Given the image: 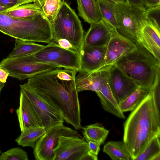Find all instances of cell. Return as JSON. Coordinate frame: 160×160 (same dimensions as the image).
I'll return each mask as SVG.
<instances>
[{"mask_svg": "<svg viewBox=\"0 0 160 160\" xmlns=\"http://www.w3.org/2000/svg\"><path fill=\"white\" fill-rule=\"evenodd\" d=\"M25 1L26 3H29L32 2H34L35 0H21Z\"/></svg>", "mask_w": 160, "mask_h": 160, "instance_id": "45", "label": "cell"}, {"mask_svg": "<svg viewBox=\"0 0 160 160\" xmlns=\"http://www.w3.org/2000/svg\"><path fill=\"white\" fill-rule=\"evenodd\" d=\"M42 10L36 3H27L3 12L6 15L16 18H24L34 15Z\"/></svg>", "mask_w": 160, "mask_h": 160, "instance_id": "27", "label": "cell"}, {"mask_svg": "<svg viewBox=\"0 0 160 160\" xmlns=\"http://www.w3.org/2000/svg\"><path fill=\"white\" fill-rule=\"evenodd\" d=\"M160 77L155 84L150 90L153 99V102L158 117L160 118Z\"/></svg>", "mask_w": 160, "mask_h": 160, "instance_id": "31", "label": "cell"}, {"mask_svg": "<svg viewBox=\"0 0 160 160\" xmlns=\"http://www.w3.org/2000/svg\"><path fill=\"white\" fill-rule=\"evenodd\" d=\"M78 15L90 24L101 20L98 0H77Z\"/></svg>", "mask_w": 160, "mask_h": 160, "instance_id": "20", "label": "cell"}, {"mask_svg": "<svg viewBox=\"0 0 160 160\" xmlns=\"http://www.w3.org/2000/svg\"><path fill=\"white\" fill-rule=\"evenodd\" d=\"M20 90L32 106L40 126L47 130L64 119L60 109L51 101L31 89L27 82L20 85Z\"/></svg>", "mask_w": 160, "mask_h": 160, "instance_id": "7", "label": "cell"}, {"mask_svg": "<svg viewBox=\"0 0 160 160\" xmlns=\"http://www.w3.org/2000/svg\"><path fill=\"white\" fill-rule=\"evenodd\" d=\"M103 151L112 160H132L130 153L123 141H109L104 146Z\"/></svg>", "mask_w": 160, "mask_h": 160, "instance_id": "21", "label": "cell"}, {"mask_svg": "<svg viewBox=\"0 0 160 160\" xmlns=\"http://www.w3.org/2000/svg\"><path fill=\"white\" fill-rule=\"evenodd\" d=\"M108 69L101 70V85L100 92H96L103 108L116 117L124 119L125 116L111 91L109 81Z\"/></svg>", "mask_w": 160, "mask_h": 160, "instance_id": "16", "label": "cell"}, {"mask_svg": "<svg viewBox=\"0 0 160 160\" xmlns=\"http://www.w3.org/2000/svg\"><path fill=\"white\" fill-rule=\"evenodd\" d=\"M160 29L151 22H146L138 32V44L142 46L160 62Z\"/></svg>", "mask_w": 160, "mask_h": 160, "instance_id": "15", "label": "cell"}, {"mask_svg": "<svg viewBox=\"0 0 160 160\" xmlns=\"http://www.w3.org/2000/svg\"><path fill=\"white\" fill-rule=\"evenodd\" d=\"M78 71L57 68L28 78L29 86L51 101L61 112L64 119L76 130L82 128L75 77Z\"/></svg>", "mask_w": 160, "mask_h": 160, "instance_id": "1", "label": "cell"}, {"mask_svg": "<svg viewBox=\"0 0 160 160\" xmlns=\"http://www.w3.org/2000/svg\"><path fill=\"white\" fill-rule=\"evenodd\" d=\"M160 160V154L158 155L155 157L152 160Z\"/></svg>", "mask_w": 160, "mask_h": 160, "instance_id": "44", "label": "cell"}, {"mask_svg": "<svg viewBox=\"0 0 160 160\" xmlns=\"http://www.w3.org/2000/svg\"><path fill=\"white\" fill-rule=\"evenodd\" d=\"M160 6L146 9L147 20L151 22L160 29Z\"/></svg>", "mask_w": 160, "mask_h": 160, "instance_id": "32", "label": "cell"}, {"mask_svg": "<svg viewBox=\"0 0 160 160\" xmlns=\"http://www.w3.org/2000/svg\"><path fill=\"white\" fill-rule=\"evenodd\" d=\"M61 0H45L42 10L51 23L54 19L62 4Z\"/></svg>", "mask_w": 160, "mask_h": 160, "instance_id": "29", "label": "cell"}, {"mask_svg": "<svg viewBox=\"0 0 160 160\" xmlns=\"http://www.w3.org/2000/svg\"><path fill=\"white\" fill-rule=\"evenodd\" d=\"M45 45L15 39L14 48L7 57L23 56L35 53Z\"/></svg>", "mask_w": 160, "mask_h": 160, "instance_id": "26", "label": "cell"}, {"mask_svg": "<svg viewBox=\"0 0 160 160\" xmlns=\"http://www.w3.org/2000/svg\"><path fill=\"white\" fill-rule=\"evenodd\" d=\"M125 1L128 4L131 6L144 7L142 0H126Z\"/></svg>", "mask_w": 160, "mask_h": 160, "instance_id": "38", "label": "cell"}, {"mask_svg": "<svg viewBox=\"0 0 160 160\" xmlns=\"http://www.w3.org/2000/svg\"><path fill=\"white\" fill-rule=\"evenodd\" d=\"M50 24L52 41L66 39L79 53L84 39V30L75 12L64 0Z\"/></svg>", "mask_w": 160, "mask_h": 160, "instance_id": "5", "label": "cell"}, {"mask_svg": "<svg viewBox=\"0 0 160 160\" xmlns=\"http://www.w3.org/2000/svg\"><path fill=\"white\" fill-rule=\"evenodd\" d=\"M26 3L25 1L21 0H0V4L8 10Z\"/></svg>", "mask_w": 160, "mask_h": 160, "instance_id": "33", "label": "cell"}, {"mask_svg": "<svg viewBox=\"0 0 160 160\" xmlns=\"http://www.w3.org/2000/svg\"><path fill=\"white\" fill-rule=\"evenodd\" d=\"M62 136L79 137L78 132L63 123L57 124L47 130L36 142L33 153L36 160H53L54 150L57 146Z\"/></svg>", "mask_w": 160, "mask_h": 160, "instance_id": "10", "label": "cell"}, {"mask_svg": "<svg viewBox=\"0 0 160 160\" xmlns=\"http://www.w3.org/2000/svg\"><path fill=\"white\" fill-rule=\"evenodd\" d=\"M123 141L132 160H135L151 140L160 136V118L157 116L150 91L132 111L124 125Z\"/></svg>", "mask_w": 160, "mask_h": 160, "instance_id": "2", "label": "cell"}, {"mask_svg": "<svg viewBox=\"0 0 160 160\" xmlns=\"http://www.w3.org/2000/svg\"><path fill=\"white\" fill-rule=\"evenodd\" d=\"M117 32L138 44L137 34L147 20L144 7L132 6L124 2L115 3Z\"/></svg>", "mask_w": 160, "mask_h": 160, "instance_id": "6", "label": "cell"}, {"mask_svg": "<svg viewBox=\"0 0 160 160\" xmlns=\"http://www.w3.org/2000/svg\"><path fill=\"white\" fill-rule=\"evenodd\" d=\"M45 0H35L34 2L41 8H42L43 5Z\"/></svg>", "mask_w": 160, "mask_h": 160, "instance_id": "40", "label": "cell"}, {"mask_svg": "<svg viewBox=\"0 0 160 160\" xmlns=\"http://www.w3.org/2000/svg\"><path fill=\"white\" fill-rule=\"evenodd\" d=\"M136 48L137 45L133 42L113 29L106 46L105 57L106 67L109 68L120 58L131 52Z\"/></svg>", "mask_w": 160, "mask_h": 160, "instance_id": "12", "label": "cell"}, {"mask_svg": "<svg viewBox=\"0 0 160 160\" xmlns=\"http://www.w3.org/2000/svg\"><path fill=\"white\" fill-rule=\"evenodd\" d=\"M54 42L63 48L68 50H74L78 52L73 47L69 42L66 39H61Z\"/></svg>", "mask_w": 160, "mask_h": 160, "instance_id": "34", "label": "cell"}, {"mask_svg": "<svg viewBox=\"0 0 160 160\" xmlns=\"http://www.w3.org/2000/svg\"><path fill=\"white\" fill-rule=\"evenodd\" d=\"M16 112L21 131L27 128L41 127L31 103L20 91L19 106Z\"/></svg>", "mask_w": 160, "mask_h": 160, "instance_id": "18", "label": "cell"}, {"mask_svg": "<svg viewBox=\"0 0 160 160\" xmlns=\"http://www.w3.org/2000/svg\"><path fill=\"white\" fill-rule=\"evenodd\" d=\"M87 142L88 144L90 151L97 156L100 150L101 144L98 142L92 141H88Z\"/></svg>", "mask_w": 160, "mask_h": 160, "instance_id": "35", "label": "cell"}, {"mask_svg": "<svg viewBox=\"0 0 160 160\" xmlns=\"http://www.w3.org/2000/svg\"><path fill=\"white\" fill-rule=\"evenodd\" d=\"M4 84V83L0 82V95L1 91L5 86Z\"/></svg>", "mask_w": 160, "mask_h": 160, "instance_id": "43", "label": "cell"}, {"mask_svg": "<svg viewBox=\"0 0 160 160\" xmlns=\"http://www.w3.org/2000/svg\"><path fill=\"white\" fill-rule=\"evenodd\" d=\"M32 56L38 62L52 63L62 68L78 71L80 69L79 53L63 48L53 41Z\"/></svg>", "mask_w": 160, "mask_h": 160, "instance_id": "9", "label": "cell"}, {"mask_svg": "<svg viewBox=\"0 0 160 160\" xmlns=\"http://www.w3.org/2000/svg\"><path fill=\"white\" fill-rule=\"evenodd\" d=\"M143 6L150 8L160 6V0H142Z\"/></svg>", "mask_w": 160, "mask_h": 160, "instance_id": "36", "label": "cell"}, {"mask_svg": "<svg viewBox=\"0 0 160 160\" xmlns=\"http://www.w3.org/2000/svg\"><path fill=\"white\" fill-rule=\"evenodd\" d=\"M98 159L97 155L89 151L88 153L83 158L82 160H97Z\"/></svg>", "mask_w": 160, "mask_h": 160, "instance_id": "39", "label": "cell"}, {"mask_svg": "<svg viewBox=\"0 0 160 160\" xmlns=\"http://www.w3.org/2000/svg\"><path fill=\"white\" fill-rule=\"evenodd\" d=\"M112 2H113L115 3H119V2H124L125 0H108Z\"/></svg>", "mask_w": 160, "mask_h": 160, "instance_id": "42", "label": "cell"}, {"mask_svg": "<svg viewBox=\"0 0 160 160\" xmlns=\"http://www.w3.org/2000/svg\"><path fill=\"white\" fill-rule=\"evenodd\" d=\"M0 68L6 70L8 76L24 80L39 74L53 69L62 68L51 63H43L34 60L32 54L4 58L0 62Z\"/></svg>", "mask_w": 160, "mask_h": 160, "instance_id": "8", "label": "cell"}, {"mask_svg": "<svg viewBox=\"0 0 160 160\" xmlns=\"http://www.w3.org/2000/svg\"><path fill=\"white\" fill-rule=\"evenodd\" d=\"M150 91L147 88L138 87L119 104L122 111L123 112L134 110L145 98Z\"/></svg>", "mask_w": 160, "mask_h": 160, "instance_id": "22", "label": "cell"}, {"mask_svg": "<svg viewBox=\"0 0 160 160\" xmlns=\"http://www.w3.org/2000/svg\"><path fill=\"white\" fill-rule=\"evenodd\" d=\"M0 32L25 41L48 44L52 41L50 23L42 10L24 18L11 17L0 12Z\"/></svg>", "mask_w": 160, "mask_h": 160, "instance_id": "3", "label": "cell"}, {"mask_svg": "<svg viewBox=\"0 0 160 160\" xmlns=\"http://www.w3.org/2000/svg\"><path fill=\"white\" fill-rule=\"evenodd\" d=\"M108 70L110 88L119 104L138 87L115 65L111 66Z\"/></svg>", "mask_w": 160, "mask_h": 160, "instance_id": "13", "label": "cell"}, {"mask_svg": "<svg viewBox=\"0 0 160 160\" xmlns=\"http://www.w3.org/2000/svg\"><path fill=\"white\" fill-rule=\"evenodd\" d=\"M88 144L79 137L60 136L53 160H82L89 152Z\"/></svg>", "mask_w": 160, "mask_h": 160, "instance_id": "11", "label": "cell"}, {"mask_svg": "<svg viewBox=\"0 0 160 160\" xmlns=\"http://www.w3.org/2000/svg\"><path fill=\"white\" fill-rule=\"evenodd\" d=\"M8 10L6 8H5L0 4V12H3Z\"/></svg>", "mask_w": 160, "mask_h": 160, "instance_id": "41", "label": "cell"}, {"mask_svg": "<svg viewBox=\"0 0 160 160\" xmlns=\"http://www.w3.org/2000/svg\"><path fill=\"white\" fill-rule=\"evenodd\" d=\"M114 64L138 87L150 90L160 77V62L139 44L135 50Z\"/></svg>", "mask_w": 160, "mask_h": 160, "instance_id": "4", "label": "cell"}, {"mask_svg": "<svg viewBox=\"0 0 160 160\" xmlns=\"http://www.w3.org/2000/svg\"><path fill=\"white\" fill-rule=\"evenodd\" d=\"M113 30L101 19L97 22L90 24V28L84 36L83 43L92 46H107Z\"/></svg>", "mask_w": 160, "mask_h": 160, "instance_id": "17", "label": "cell"}, {"mask_svg": "<svg viewBox=\"0 0 160 160\" xmlns=\"http://www.w3.org/2000/svg\"><path fill=\"white\" fill-rule=\"evenodd\" d=\"M82 133L87 142L92 141L103 144L109 132L101 124L96 123L82 127Z\"/></svg>", "mask_w": 160, "mask_h": 160, "instance_id": "25", "label": "cell"}, {"mask_svg": "<svg viewBox=\"0 0 160 160\" xmlns=\"http://www.w3.org/2000/svg\"><path fill=\"white\" fill-rule=\"evenodd\" d=\"M0 160H28V154L19 147L11 148L2 153Z\"/></svg>", "mask_w": 160, "mask_h": 160, "instance_id": "30", "label": "cell"}, {"mask_svg": "<svg viewBox=\"0 0 160 160\" xmlns=\"http://www.w3.org/2000/svg\"><path fill=\"white\" fill-rule=\"evenodd\" d=\"M46 131L44 128L41 127L27 128L21 131V134L15 141L22 147L33 148L36 142Z\"/></svg>", "mask_w": 160, "mask_h": 160, "instance_id": "24", "label": "cell"}, {"mask_svg": "<svg viewBox=\"0 0 160 160\" xmlns=\"http://www.w3.org/2000/svg\"><path fill=\"white\" fill-rule=\"evenodd\" d=\"M160 136L154 137L136 160H152L155 157L160 154Z\"/></svg>", "mask_w": 160, "mask_h": 160, "instance_id": "28", "label": "cell"}, {"mask_svg": "<svg viewBox=\"0 0 160 160\" xmlns=\"http://www.w3.org/2000/svg\"><path fill=\"white\" fill-rule=\"evenodd\" d=\"M75 77V84L78 92L90 90L96 92L100 91L101 85V71L88 72L79 70Z\"/></svg>", "mask_w": 160, "mask_h": 160, "instance_id": "19", "label": "cell"}, {"mask_svg": "<svg viewBox=\"0 0 160 160\" xmlns=\"http://www.w3.org/2000/svg\"><path fill=\"white\" fill-rule=\"evenodd\" d=\"M106 46H95L83 43L80 52V69L88 72L108 69L105 66Z\"/></svg>", "mask_w": 160, "mask_h": 160, "instance_id": "14", "label": "cell"}, {"mask_svg": "<svg viewBox=\"0 0 160 160\" xmlns=\"http://www.w3.org/2000/svg\"><path fill=\"white\" fill-rule=\"evenodd\" d=\"M8 74L6 70L0 68V82L5 83L6 82Z\"/></svg>", "mask_w": 160, "mask_h": 160, "instance_id": "37", "label": "cell"}, {"mask_svg": "<svg viewBox=\"0 0 160 160\" xmlns=\"http://www.w3.org/2000/svg\"><path fill=\"white\" fill-rule=\"evenodd\" d=\"M98 3L101 19L116 30L118 26L114 8L115 3L108 0H98Z\"/></svg>", "mask_w": 160, "mask_h": 160, "instance_id": "23", "label": "cell"}]
</instances>
